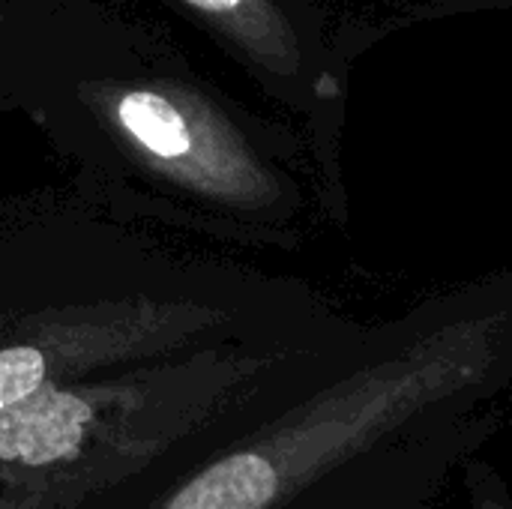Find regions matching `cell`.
<instances>
[{
	"mask_svg": "<svg viewBox=\"0 0 512 509\" xmlns=\"http://www.w3.org/2000/svg\"><path fill=\"white\" fill-rule=\"evenodd\" d=\"M111 117L153 168L204 195L243 207H264L279 195L273 174L243 138L186 93L120 90L111 99Z\"/></svg>",
	"mask_w": 512,
	"mask_h": 509,
	"instance_id": "6da1fadb",
	"label": "cell"
},
{
	"mask_svg": "<svg viewBox=\"0 0 512 509\" xmlns=\"http://www.w3.org/2000/svg\"><path fill=\"white\" fill-rule=\"evenodd\" d=\"M444 480L435 465H390L339 480L294 509H426Z\"/></svg>",
	"mask_w": 512,
	"mask_h": 509,
	"instance_id": "7a4b0ae2",
	"label": "cell"
},
{
	"mask_svg": "<svg viewBox=\"0 0 512 509\" xmlns=\"http://www.w3.org/2000/svg\"><path fill=\"white\" fill-rule=\"evenodd\" d=\"M198 12L222 21L234 36L276 75L297 78L303 69V48L297 30L285 21L273 0H186Z\"/></svg>",
	"mask_w": 512,
	"mask_h": 509,
	"instance_id": "3957f363",
	"label": "cell"
},
{
	"mask_svg": "<svg viewBox=\"0 0 512 509\" xmlns=\"http://www.w3.org/2000/svg\"><path fill=\"white\" fill-rule=\"evenodd\" d=\"M381 3L396 15V21H429V18L512 9V0H381Z\"/></svg>",
	"mask_w": 512,
	"mask_h": 509,
	"instance_id": "277c9868",
	"label": "cell"
}]
</instances>
